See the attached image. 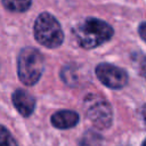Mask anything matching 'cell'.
<instances>
[{
    "instance_id": "1",
    "label": "cell",
    "mask_w": 146,
    "mask_h": 146,
    "mask_svg": "<svg viewBox=\"0 0 146 146\" xmlns=\"http://www.w3.org/2000/svg\"><path fill=\"white\" fill-rule=\"evenodd\" d=\"M73 34L81 48L94 49L110 41L114 34V30L103 19L88 17L74 27Z\"/></svg>"
},
{
    "instance_id": "2",
    "label": "cell",
    "mask_w": 146,
    "mask_h": 146,
    "mask_svg": "<svg viewBox=\"0 0 146 146\" xmlns=\"http://www.w3.org/2000/svg\"><path fill=\"white\" fill-rule=\"evenodd\" d=\"M44 70V59L42 54L33 48H23L17 57V75L25 86H34L41 78Z\"/></svg>"
},
{
    "instance_id": "3",
    "label": "cell",
    "mask_w": 146,
    "mask_h": 146,
    "mask_svg": "<svg viewBox=\"0 0 146 146\" xmlns=\"http://www.w3.org/2000/svg\"><path fill=\"white\" fill-rule=\"evenodd\" d=\"M35 40L46 48H58L64 41V33L58 21L49 13H41L33 26Z\"/></svg>"
},
{
    "instance_id": "4",
    "label": "cell",
    "mask_w": 146,
    "mask_h": 146,
    "mask_svg": "<svg viewBox=\"0 0 146 146\" xmlns=\"http://www.w3.org/2000/svg\"><path fill=\"white\" fill-rule=\"evenodd\" d=\"M84 111L91 123L98 129H108L113 123V110L107 100L98 95H88Z\"/></svg>"
},
{
    "instance_id": "5",
    "label": "cell",
    "mask_w": 146,
    "mask_h": 146,
    "mask_svg": "<svg viewBox=\"0 0 146 146\" xmlns=\"http://www.w3.org/2000/svg\"><path fill=\"white\" fill-rule=\"evenodd\" d=\"M96 76L98 80L111 89H122L128 83V73L113 64L108 63H100L96 66Z\"/></svg>"
},
{
    "instance_id": "6",
    "label": "cell",
    "mask_w": 146,
    "mask_h": 146,
    "mask_svg": "<svg viewBox=\"0 0 146 146\" xmlns=\"http://www.w3.org/2000/svg\"><path fill=\"white\" fill-rule=\"evenodd\" d=\"M13 104L18 113L25 117L30 116L35 108V98L24 89H16L11 96Z\"/></svg>"
},
{
    "instance_id": "7",
    "label": "cell",
    "mask_w": 146,
    "mask_h": 146,
    "mask_svg": "<svg viewBox=\"0 0 146 146\" xmlns=\"http://www.w3.org/2000/svg\"><path fill=\"white\" fill-rule=\"evenodd\" d=\"M80 116L75 111L71 110H60L55 112L51 117V124L57 129H71L79 123Z\"/></svg>"
},
{
    "instance_id": "8",
    "label": "cell",
    "mask_w": 146,
    "mask_h": 146,
    "mask_svg": "<svg viewBox=\"0 0 146 146\" xmlns=\"http://www.w3.org/2000/svg\"><path fill=\"white\" fill-rule=\"evenodd\" d=\"M60 78L66 84H68L71 87L76 86L78 83H80V71H79V67L76 65H73V64L64 66L62 68V71H60Z\"/></svg>"
},
{
    "instance_id": "9",
    "label": "cell",
    "mask_w": 146,
    "mask_h": 146,
    "mask_svg": "<svg viewBox=\"0 0 146 146\" xmlns=\"http://www.w3.org/2000/svg\"><path fill=\"white\" fill-rule=\"evenodd\" d=\"M3 7L13 13H24L30 9L32 0H1Z\"/></svg>"
},
{
    "instance_id": "10",
    "label": "cell",
    "mask_w": 146,
    "mask_h": 146,
    "mask_svg": "<svg viewBox=\"0 0 146 146\" xmlns=\"http://www.w3.org/2000/svg\"><path fill=\"white\" fill-rule=\"evenodd\" d=\"M81 145L82 146H100L102 145V136L91 130L87 131L81 139Z\"/></svg>"
},
{
    "instance_id": "11",
    "label": "cell",
    "mask_w": 146,
    "mask_h": 146,
    "mask_svg": "<svg viewBox=\"0 0 146 146\" xmlns=\"http://www.w3.org/2000/svg\"><path fill=\"white\" fill-rule=\"evenodd\" d=\"M0 146H18L17 141L10 133V131L0 124Z\"/></svg>"
},
{
    "instance_id": "12",
    "label": "cell",
    "mask_w": 146,
    "mask_h": 146,
    "mask_svg": "<svg viewBox=\"0 0 146 146\" xmlns=\"http://www.w3.org/2000/svg\"><path fill=\"white\" fill-rule=\"evenodd\" d=\"M139 34H140L141 39L145 40V23H144V22H143V23L140 24V26H139Z\"/></svg>"
},
{
    "instance_id": "13",
    "label": "cell",
    "mask_w": 146,
    "mask_h": 146,
    "mask_svg": "<svg viewBox=\"0 0 146 146\" xmlns=\"http://www.w3.org/2000/svg\"><path fill=\"white\" fill-rule=\"evenodd\" d=\"M141 146H145V143H143V144H141Z\"/></svg>"
}]
</instances>
